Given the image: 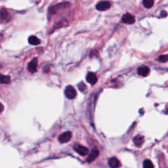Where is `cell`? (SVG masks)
Listing matches in <instances>:
<instances>
[{
	"label": "cell",
	"mask_w": 168,
	"mask_h": 168,
	"mask_svg": "<svg viewBox=\"0 0 168 168\" xmlns=\"http://www.w3.org/2000/svg\"><path fill=\"white\" fill-rule=\"evenodd\" d=\"M65 95L68 99H74L76 97V91L73 87L69 86L65 88Z\"/></svg>",
	"instance_id": "6da1fadb"
},
{
	"label": "cell",
	"mask_w": 168,
	"mask_h": 168,
	"mask_svg": "<svg viewBox=\"0 0 168 168\" xmlns=\"http://www.w3.org/2000/svg\"><path fill=\"white\" fill-rule=\"evenodd\" d=\"M74 149L76 152H78L80 155L83 156H86L89 152V150L88 148L84 146L80 145V144H75L74 146Z\"/></svg>",
	"instance_id": "7a4b0ae2"
},
{
	"label": "cell",
	"mask_w": 168,
	"mask_h": 168,
	"mask_svg": "<svg viewBox=\"0 0 168 168\" xmlns=\"http://www.w3.org/2000/svg\"><path fill=\"white\" fill-rule=\"evenodd\" d=\"M111 6V3L108 1H100L96 5V9L100 11H104L109 9Z\"/></svg>",
	"instance_id": "3957f363"
},
{
	"label": "cell",
	"mask_w": 168,
	"mask_h": 168,
	"mask_svg": "<svg viewBox=\"0 0 168 168\" xmlns=\"http://www.w3.org/2000/svg\"><path fill=\"white\" fill-rule=\"evenodd\" d=\"M38 68V59L34 58L30 62L28 63V70L30 73L33 74L37 71Z\"/></svg>",
	"instance_id": "277c9868"
},
{
	"label": "cell",
	"mask_w": 168,
	"mask_h": 168,
	"mask_svg": "<svg viewBox=\"0 0 168 168\" xmlns=\"http://www.w3.org/2000/svg\"><path fill=\"white\" fill-rule=\"evenodd\" d=\"M122 22L127 24H132L135 22V18L132 14L129 13H126L124 14L122 18Z\"/></svg>",
	"instance_id": "5b68a950"
},
{
	"label": "cell",
	"mask_w": 168,
	"mask_h": 168,
	"mask_svg": "<svg viewBox=\"0 0 168 168\" xmlns=\"http://www.w3.org/2000/svg\"><path fill=\"white\" fill-rule=\"evenodd\" d=\"M72 137V133L70 131L63 133L59 137V141L61 143H66L70 140Z\"/></svg>",
	"instance_id": "8992f818"
},
{
	"label": "cell",
	"mask_w": 168,
	"mask_h": 168,
	"mask_svg": "<svg viewBox=\"0 0 168 168\" xmlns=\"http://www.w3.org/2000/svg\"><path fill=\"white\" fill-rule=\"evenodd\" d=\"M10 20V16L9 13L5 9H0V20L3 22H7Z\"/></svg>",
	"instance_id": "52a82bcc"
},
{
	"label": "cell",
	"mask_w": 168,
	"mask_h": 168,
	"mask_svg": "<svg viewBox=\"0 0 168 168\" xmlns=\"http://www.w3.org/2000/svg\"><path fill=\"white\" fill-rule=\"evenodd\" d=\"M150 70L149 67H146V66H141V67H139V69L137 70L138 74H139L140 76H142V77H146L147 76L148 74H150Z\"/></svg>",
	"instance_id": "ba28073f"
},
{
	"label": "cell",
	"mask_w": 168,
	"mask_h": 168,
	"mask_svg": "<svg viewBox=\"0 0 168 168\" xmlns=\"http://www.w3.org/2000/svg\"><path fill=\"white\" fill-rule=\"evenodd\" d=\"M133 141L136 146H137V147H141V146L142 145V144H143L144 139L142 135H137L136 136H135V137L133 138Z\"/></svg>",
	"instance_id": "9c48e42d"
},
{
	"label": "cell",
	"mask_w": 168,
	"mask_h": 168,
	"mask_svg": "<svg viewBox=\"0 0 168 168\" xmlns=\"http://www.w3.org/2000/svg\"><path fill=\"white\" fill-rule=\"evenodd\" d=\"M87 82L91 85H94L97 82V78L96 75L93 72H89L86 76Z\"/></svg>",
	"instance_id": "30bf717a"
},
{
	"label": "cell",
	"mask_w": 168,
	"mask_h": 168,
	"mask_svg": "<svg viewBox=\"0 0 168 168\" xmlns=\"http://www.w3.org/2000/svg\"><path fill=\"white\" fill-rule=\"evenodd\" d=\"M108 165H109L110 167L112 168L119 167L121 165L120 161L116 158H115V157H113V158L109 159V160H108Z\"/></svg>",
	"instance_id": "8fae6325"
},
{
	"label": "cell",
	"mask_w": 168,
	"mask_h": 168,
	"mask_svg": "<svg viewBox=\"0 0 168 168\" xmlns=\"http://www.w3.org/2000/svg\"><path fill=\"white\" fill-rule=\"evenodd\" d=\"M99 150H97V149H93L92 151H91V152L90 153V154H89L87 160H88L89 163L94 161L95 159L97 158L98 156H99Z\"/></svg>",
	"instance_id": "7c38bea8"
},
{
	"label": "cell",
	"mask_w": 168,
	"mask_h": 168,
	"mask_svg": "<svg viewBox=\"0 0 168 168\" xmlns=\"http://www.w3.org/2000/svg\"><path fill=\"white\" fill-rule=\"evenodd\" d=\"M67 5H69V4H68V3H61V4H58V5H55V6H53V7H51L50 9H49V11H50L51 13L54 14V13H56L57 11L59 10V9H61V7H67Z\"/></svg>",
	"instance_id": "4fadbf2b"
},
{
	"label": "cell",
	"mask_w": 168,
	"mask_h": 168,
	"mask_svg": "<svg viewBox=\"0 0 168 168\" xmlns=\"http://www.w3.org/2000/svg\"><path fill=\"white\" fill-rule=\"evenodd\" d=\"M28 42L30 44L33 45H38L40 43L41 41L37 37H36V36H32L28 38Z\"/></svg>",
	"instance_id": "5bb4252c"
},
{
	"label": "cell",
	"mask_w": 168,
	"mask_h": 168,
	"mask_svg": "<svg viewBox=\"0 0 168 168\" xmlns=\"http://www.w3.org/2000/svg\"><path fill=\"white\" fill-rule=\"evenodd\" d=\"M11 82V78L9 76H4L0 74V84H9Z\"/></svg>",
	"instance_id": "9a60e30c"
},
{
	"label": "cell",
	"mask_w": 168,
	"mask_h": 168,
	"mask_svg": "<svg viewBox=\"0 0 168 168\" xmlns=\"http://www.w3.org/2000/svg\"><path fill=\"white\" fill-rule=\"evenodd\" d=\"M143 5L147 9H150L154 5V0H143Z\"/></svg>",
	"instance_id": "2e32d148"
},
{
	"label": "cell",
	"mask_w": 168,
	"mask_h": 168,
	"mask_svg": "<svg viewBox=\"0 0 168 168\" xmlns=\"http://www.w3.org/2000/svg\"><path fill=\"white\" fill-rule=\"evenodd\" d=\"M143 167L144 168H153L154 167V165H153L152 161L149 160V159H146L143 162Z\"/></svg>",
	"instance_id": "e0dca14e"
},
{
	"label": "cell",
	"mask_w": 168,
	"mask_h": 168,
	"mask_svg": "<svg viewBox=\"0 0 168 168\" xmlns=\"http://www.w3.org/2000/svg\"><path fill=\"white\" fill-rule=\"evenodd\" d=\"M158 60L160 63H166L168 61V55H162L158 57Z\"/></svg>",
	"instance_id": "ac0fdd59"
},
{
	"label": "cell",
	"mask_w": 168,
	"mask_h": 168,
	"mask_svg": "<svg viewBox=\"0 0 168 168\" xmlns=\"http://www.w3.org/2000/svg\"><path fill=\"white\" fill-rule=\"evenodd\" d=\"M78 89H79V90L80 91H82V92L86 90V88H87L86 84H85L84 82H80V84H78Z\"/></svg>",
	"instance_id": "d6986e66"
},
{
	"label": "cell",
	"mask_w": 168,
	"mask_h": 168,
	"mask_svg": "<svg viewBox=\"0 0 168 168\" xmlns=\"http://www.w3.org/2000/svg\"><path fill=\"white\" fill-rule=\"evenodd\" d=\"M167 13L164 11H161V16H162V17H165V16H167Z\"/></svg>",
	"instance_id": "ffe728a7"
},
{
	"label": "cell",
	"mask_w": 168,
	"mask_h": 168,
	"mask_svg": "<svg viewBox=\"0 0 168 168\" xmlns=\"http://www.w3.org/2000/svg\"><path fill=\"white\" fill-rule=\"evenodd\" d=\"M3 109H4V107H3V105H2V104L0 103V113H1V112L3 111Z\"/></svg>",
	"instance_id": "44dd1931"
},
{
	"label": "cell",
	"mask_w": 168,
	"mask_h": 168,
	"mask_svg": "<svg viewBox=\"0 0 168 168\" xmlns=\"http://www.w3.org/2000/svg\"><path fill=\"white\" fill-rule=\"evenodd\" d=\"M3 34H2L0 33V42H1V40H2V39H3Z\"/></svg>",
	"instance_id": "7402d4cb"
}]
</instances>
